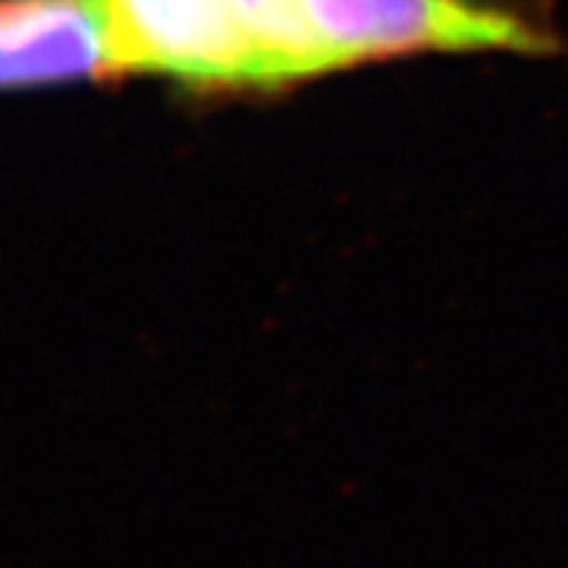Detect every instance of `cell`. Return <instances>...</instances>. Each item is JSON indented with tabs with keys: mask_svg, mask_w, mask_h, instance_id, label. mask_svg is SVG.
I'll use <instances>...</instances> for the list:
<instances>
[{
	"mask_svg": "<svg viewBox=\"0 0 568 568\" xmlns=\"http://www.w3.org/2000/svg\"><path fill=\"white\" fill-rule=\"evenodd\" d=\"M114 82L123 70L99 0H0V92Z\"/></svg>",
	"mask_w": 568,
	"mask_h": 568,
	"instance_id": "3",
	"label": "cell"
},
{
	"mask_svg": "<svg viewBox=\"0 0 568 568\" xmlns=\"http://www.w3.org/2000/svg\"><path fill=\"white\" fill-rule=\"evenodd\" d=\"M123 80L152 77L186 99L260 95L227 0H99Z\"/></svg>",
	"mask_w": 568,
	"mask_h": 568,
	"instance_id": "2",
	"label": "cell"
},
{
	"mask_svg": "<svg viewBox=\"0 0 568 568\" xmlns=\"http://www.w3.org/2000/svg\"><path fill=\"white\" fill-rule=\"evenodd\" d=\"M260 95L424 54H562L556 0H227Z\"/></svg>",
	"mask_w": 568,
	"mask_h": 568,
	"instance_id": "1",
	"label": "cell"
}]
</instances>
